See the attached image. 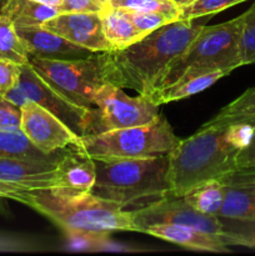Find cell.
Masks as SVG:
<instances>
[{"instance_id":"6da1fadb","label":"cell","mask_w":255,"mask_h":256,"mask_svg":"<svg viewBox=\"0 0 255 256\" xmlns=\"http://www.w3.org/2000/svg\"><path fill=\"white\" fill-rule=\"evenodd\" d=\"M195 20H174L124 49L109 52L115 85L152 99L170 66L186 52L205 26Z\"/></svg>"},{"instance_id":"7a4b0ae2","label":"cell","mask_w":255,"mask_h":256,"mask_svg":"<svg viewBox=\"0 0 255 256\" xmlns=\"http://www.w3.org/2000/svg\"><path fill=\"white\" fill-rule=\"evenodd\" d=\"M22 204L68 232H134L130 210L96 196L92 192L55 186L24 190Z\"/></svg>"},{"instance_id":"3957f363","label":"cell","mask_w":255,"mask_h":256,"mask_svg":"<svg viewBox=\"0 0 255 256\" xmlns=\"http://www.w3.org/2000/svg\"><path fill=\"white\" fill-rule=\"evenodd\" d=\"M229 122L212 119L194 135L180 140L169 154L170 192L182 196L202 182L222 179L236 168L240 150L230 142Z\"/></svg>"},{"instance_id":"277c9868","label":"cell","mask_w":255,"mask_h":256,"mask_svg":"<svg viewBox=\"0 0 255 256\" xmlns=\"http://www.w3.org/2000/svg\"><path fill=\"white\" fill-rule=\"evenodd\" d=\"M94 162L96 176L92 192L125 210L140 209L172 195L169 154Z\"/></svg>"},{"instance_id":"5b68a950","label":"cell","mask_w":255,"mask_h":256,"mask_svg":"<svg viewBox=\"0 0 255 256\" xmlns=\"http://www.w3.org/2000/svg\"><path fill=\"white\" fill-rule=\"evenodd\" d=\"M179 142L166 118L160 114L146 125L84 135L79 150L94 160L136 159L170 154Z\"/></svg>"},{"instance_id":"8992f818","label":"cell","mask_w":255,"mask_h":256,"mask_svg":"<svg viewBox=\"0 0 255 256\" xmlns=\"http://www.w3.org/2000/svg\"><path fill=\"white\" fill-rule=\"evenodd\" d=\"M242 25L244 15L242 14L229 22L202 28L186 52L168 70L159 90L190 72L212 70L232 72L242 66L240 39Z\"/></svg>"},{"instance_id":"52a82bcc","label":"cell","mask_w":255,"mask_h":256,"mask_svg":"<svg viewBox=\"0 0 255 256\" xmlns=\"http://www.w3.org/2000/svg\"><path fill=\"white\" fill-rule=\"evenodd\" d=\"M29 64L52 86L85 108H94L98 90L115 85L109 52H95L82 59L52 60L29 56Z\"/></svg>"},{"instance_id":"ba28073f","label":"cell","mask_w":255,"mask_h":256,"mask_svg":"<svg viewBox=\"0 0 255 256\" xmlns=\"http://www.w3.org/2000/svg\"><path fill=\"white\" fill-rule=\"evenodd\" d=\"M4 98L18 106L29 100L36 102L62 120L80 138L96 132V110L72 102L46 82L30 64L22 65L19 82Z\"/></svg>"},{"instance_id":"9c48e42d","label":"cell","mask_w":255,"mask_h":256,"mask_svg":"<svg viewBox=\"0 0 255 256\" xmlns=\"http://www.w3.org/2000/svg\"><path fill=\"white\" fill-rule=\"evenodd\" d=\"M94 105L96 106V132L146 125L160 116V105L150 98L129 96L122 92V88L112 84L102 85L98 90Z\"/></svg>"},{"instance_id":"30bf717a","label":"cell","mask_w":255,"mask_h":256,"mask_svg":"<svg viewBox=\"0 0 255 256\" xmlns=\"http://www.w3.org/2000/svg\"><path fill=\"white\" fill-rule=\"evenodd\" d=\"M130 215L134 232H139L142 228L162 224L184 225L219 236L222 232L219 218L202 214L190 206L182 196L169 195L148 206L130 210Z\"/></svg>"},{"instance_id":"8fae6325","label":"cell","mask_w":255,"mask_h":256,"mask_svg":"<svg viewBox=\"0 0 255 256\" xmlns=\"http://www.w3.org/2000/svg\"><path fill=\"white\" fill-rule=\"evenodd\" d=\"M20 130L38 149L46 154L66 148L80 149L79 135L45 108L29 100L20 106Z\"/></svg>"},{"instance_id":"7c38bea8","label":"cell","mask_w":255,"mask_h":256,"mask_svg":"<svg viewBox=\"0 0 255 256\" xmlns=\"http://www.w3.org/2000/svg\"><path fill=\"white\" fill-rule=\"evenodd\" d=\"M42 28L92 52L114 50L105 38L100 12H59Z\"/></svg>"},{"instance_id":"4fadbf2b","label":"cell","mask_w":255,"mask_h":256,"mask_svg":"<svg viewBox=\"0 0 255 256\" xmlns=\"http://www.w3.org/2000/svg\"><path fill=\"white\" fill-rule=\"evenodd\" d=\"M220 180L224 202L218 218L255 220V166L235 168Z\"/></svg>"},{"instance_id":"5bb4252c","label":"cell","mask_w":255,"mask_h":256,"mask_svg":"<svg viewBox=\"0 0 255 256\" xmlns=\"http://www.w3.org/2000/svg\"><path fill=\"white\" fill-rule=\"evenodd\" d=\"M15 28L29 56L52 60H70L82 59L95 54L42 26Z\"/></svg>"},{"instance_id":"9a60e30c","label":"cell","mask_w":255,"mask_h":256,"mask_svg":"<svg viewBox=\"0 0 255 256\" xmlns=\"http://www.w3.org/2000/svg\"><path fill=\"white\" fill-rule=\"evenodd\" d=\"M56 162L0 158V182H9L22 190L59 186Z\"/></svg>"},{"instance_id":"2e32d148","label":"cell","mask_w":255,"mask_h":256,"mask_svg":"<svg viewBox=\"0 0 255 256\" xmlns=\"http://www.w3.org/2000/svg\"><path fill=\"white\" fill-rule=\"evenodd\" d=\"M140 232L188 248V249L209 252H229V249L219 235L210 234V232L184 226V225H150V226L142 228Z\"/></svg>"},{"instance_id":"e0dca14e","label":"cell","mask_w":255,"mask_h":256,"mask_svg":"<svg viewBox=\"0 0 255 256\" xmlns=\"http://www.w3.org/2000/svg\"><path fill=\"white\" fill-rule=\"evenodd\" d=\"M59 186L92 192L95 182V162L75 148H68L55 162Z\"/></svg>"},{"instance_id":"ac0fdd59","label":"cell","mask_w":255,"mask_h":256,"mask_svg":"<svg viewBox=\"0 0 255 256\" xmlns=\"http://www.w3.org/2000/svg\"><path fill=\"white\" fill-rule=\"evenodd\" d=\"M230 72H229V70H212V72H199L185 74L172 84L158 90L154 96L152 98V100L156 102L158 105H162L192 96V95L202 92V90L210 88L218 80L226 76Z\"/></svg>"},{"instance_id":"d6986e66","label":"cell","mask_w":255,"mask_h":256,"mask_svg":"<svg viewBox=\"0 0 255 256\" xmlns=\"http://www.w3.org/2000/svg\"><path fill=\"white\" fill-rule=\"evenodd\" d=\"M100 15L105 38L114 50L124 49L146 35L128 19L120 8L108 5Z\"/></svg>"},{"instance_id":"ffe728a7","label":"cell","mask_w":255,"mask_h":256,"mask_svg":"<svg viewBox=\"0 0 255 256\" xmlns=\"http://www.w3.org/2000/svg\"><path fill=\"white\" fill-rule=\"evenodd\" d=\"M68 149V148H66ZM62 149L54 154H46L38 149L22 130L0 129V158H18V159L45 160V162H58Z\"/></svg>"},{"instance_id":"44dd1931","label":"cell","mask_w":255,"mask_h":256,"mask_svg":"<svg viewBox=\"0 0 255 256\" xmlns=\"http://www.w3.org/2000/svg\"><path fill=\"white\" fill-rule=\"evenodd\" d=\"M15 26H42L45 22L59 14L56 6L35 0H10L2 12Z\"/></svg>"},{"instance_id":"7402d4cb","label":"cell","mask_w":255,"mask_h":256,"mask_svg":"<svg viewBox=\"0 0 255 256\" xmlns=\"http://www.w3.org/2000/svg\"><path fill=\"white\" fill-rule=\"evenodd\" d=\"M182 198L202 214L218 216L224 202V184L219 179L202 182L188 190Z\"/></svg>"},{"instance_id":"603a6c76","label":"cell","mask_w":255,"mask_h":256,"mask_svg":"<svg viewBox=\"0 0 255 256\" xmlns=\"http://www.w3.org/2000/svg\"><path fill=\"white\" fill-rule=\"evenodd\" d=\"M0 59L19 65L29 64V54L16 32L14 22L0 14Z\"/></svg>"},{"instance_id":"cb8c5ba5","label":"cell","mask_w":255,"mask_h":256,"mask_svg":"<svg viewBox=\"0 0 255 256\" xmlns=\"http://www.w3.org/2000/svg\"><path fill=\"white\" fill-rule=\"evenodd\" d=\"M219 219L222 225L220 238L226 246L255 248V220Z\"/></svg>"},{"instance_id":"d4e9b609","label":"cell","mask_w":255,"mask_h":256,"mask_svg":"<svg viewBox=\"0 0 255 256\" xmlns=\"http://www.w3.org/2000/svg\"><path fill=\"white\" fill-rule=\"evenodd\" d=\"M109 5L114 8L136 10V12H160L174 20L179 19L180 12V8L172 0H119Z\"/></svg>"},{"instance_id":"484cf974","label":"cell","mask_w":255,"mask_h":256,"mask_svg":"<svg viewBox=\"0 0 255 256\" xmlns=\"http://www.w3.org/2000/svg\"><path fill=\"white\" fill-rule=\"evenodd\" d=\"M250 116H255V86L248 89L226 106L222 108L214 119L238 120Z\"/></svg>"},{"instance_id":"4316f807","label":"cell","mask_w":255,"mask_h":256,"mask_svg":"<svg viewBox=\"0 0 255 256\" xmlns=\"http://www.w3.org/2000/svg\"><path fill=\"white\" fill-rule=\"evenodd\" d=\"M242 2L246 0H195L190 5L180 8L179 19L188 20L210 16Z\"/></svg>"},{"instance_id":"83f0119b","label":"cell","mask_w":255,"mask_h":256,"mask_svg":"<svg viewBox=\"0 0 255 256\" xmlns=\"http://www.w3.org/2000/svg\"><path fill=\"white\" fill-rule=\"evenodd\" d=\"M242 39H240V62L242 66L255 64V2L244 12Z\"/></svg>"},{"instance_id":"f1b7e54d","label":"cell","mask_w":255,"mask_h":256,"mask_svg":"<svg viewBox=\"0 0 255 256\" xmlns=\"http://www.w3.org/2000/svg\"><path fill=\"white\" fill-rule=\"evenodd\" d=\"M128 19L135 25L139 30L142 32L148 34V32H152V30L158 29V28L162 26V25L168 24L170 22H174L170 16L165 14H160V12H136V10H130V9H122Z\"/></svg>"},{"instance_id":"f546056e","label":"cell","mask_w":255,"mask_h":256,"mask_svg":"<svg viewBox=\"0 0 255 256\" xmlns=\"http://www.w3.org/2000/svg\"><path fill=\"white\" fill-rule=\"evenodd\" d=\"M22 65L0 59V96H5L19 82Z\"/></svg>"},{"instance_id":"4dcf8cb0","label":"cell","mask_w":255,"mask_h":256,"mask_svg":"<svg viewBox=\"0 0 255 256\" xmlns=\"http://www.w3.org/2000/svg\"><path fill=\"white\" fill-rule=\"evenodd\" d=\"M22 112L20 106L0 96V129L19 130Z\"/></svg>"},{"instance_id":"1f68e13d","label":"cell","mask_w":255,"mask_h":256,"mask_svg":"<svg viewBox=\"0 0 255 256\" xmlns=\"http://www.w3.org/2000/svg\"><path fill=\"white\" fill-rule=\"evenodd\" d=\"M108 5L99 0H62L59 12H102Z\"/></svg>"},{"instance_id":"d6a6232c","label":"cell","mask_w":255,"mask_h":256,"mask_svg":"<svg viewBox=\"0 0 255 256\" xmlns=\"http://www.w3.org/2000/svg\"><path fill=\"white\" fill-rule=\"evenodd\" d=\"M255 166V132L249 144L239 152L236 156V168Z\"/></svg>"},{"instance_id":"836d02e7","label":"cell","mask_w":255,"mask_h":256,"mask_svg":"<svg viewBox=\"0 0 255 256\" xmlns=\"http://www.w3.org/2000/svg\"><path fill=\"white\" fill-rule=\"evenodd\" d=\"M0 198H5V199H12L15 200V202H22V199H24V190L19 189V188L14 186L12 184L0 185Z\"/></svg>"},{"instance_id":"e575fe53","label":"cell","mask_w":255,"mask_h":256,"mask_svg":"<svg viewBox=\"0 0 255 256\" xmlns=\"http://www.w3.org/2000/svg\"><path fill=\"white\" fill-rule=\"evenodd\" d=\"M35 2H42V4L52 5V6H59V4L62 2V0H35Z\"/></svg>"},{"instance_id":"d590c367","label":"cell","mask_w":255,"mask_h":256,"mask_svg":"<svg viewBox=\"0 0 255 256\" xmlns=\"http://www.w3.org/2000/svg\"><path fill=\"white\" fill-rule=\"evenodd\" d=\"M172 2H174L179 8H184L186 6V5H190L192 2H194L195 0H172Z\"/></svg>"},{"instance_id":"8d00e7d4","label":"cell","mask_w":255,"mask_h":256,"mask_svg":"<svg viewBox=\"0 0 255 256\" xmlns=\"http://www.w3.org/2000/svg\"><path fill=\"white\" fill-rule=\"evenodd\" d=\"M9 2H10V0H0V14H2V10H4V8L6 6V4Z\"/></svg>"},{"instance_id":"74e56055","label":"cell","mask_w":255,"mask_h":256,"mask_svg":"<svg viewBox=\"0 0 255 256\" xmlns=\"http://www.w3.org/2000/svg\"><path fill=\"white\" fill-rule=\"evenodd\" d=\"M99 2H102V4H104V5H108V4H109V2H108V0H99Z\"/></svg>"},{"instance_id":"f35d334b","label":"cell","mask_w":255,"mask_h":256,"mask_svg":"<svg viewBox=\"0 0 255 256\" xmlns=\"http://www.w3.org/2000/svg\"><path fill=\"white\" fill-rule=\"evenodd\" d=\"M119 2V0H108V2H109V4H112V2Z\"/></svg>"},{"instance_id":"ab89813d","label":"cell","mask_w":255,"mask_h":256,"mask_svg":"<svg viewBox=\"0 0 255 256\" xmlns=\"http://www.w3.org/2000/svg\"><path fill=\"white\" fill-rule=\"evenodd\" d=\"M4 184H9V182H0V185H4Z\"/></svg>"}]
</instances>
